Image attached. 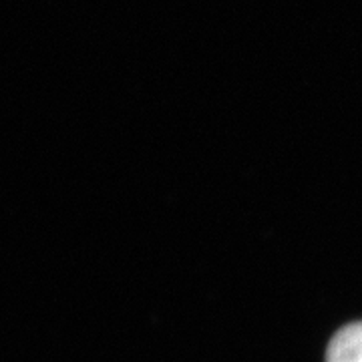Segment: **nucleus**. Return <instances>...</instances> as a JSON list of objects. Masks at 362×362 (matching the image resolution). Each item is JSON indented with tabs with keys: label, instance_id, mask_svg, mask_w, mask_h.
<instances>
[{
	"label": "nucleus",
	"instance_id": "nucleus-1",
	"mask_svg": "<svg viewBox=\"0 0 362 362\" xmlns=\"http://www.w3.org/2000/svg\"><path fill=\"white\" fill-rule=\"evenodd\" d=\"M326 362H362V322L338 330L328 344Z\"/></svg>",
	"mask_w": 362,
	"mask_h": 362
}]
</instances>
